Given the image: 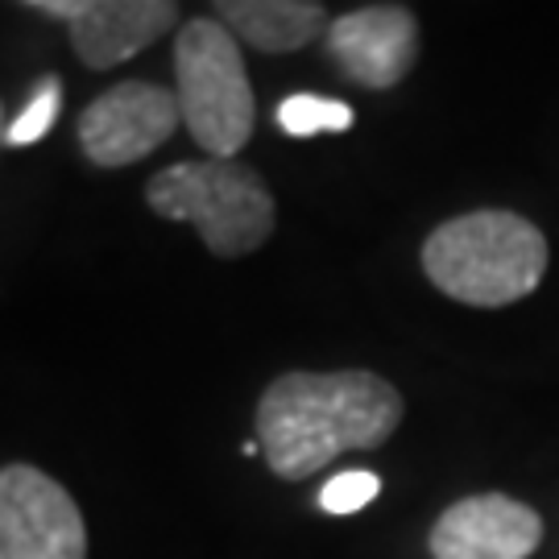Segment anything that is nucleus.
Here are the masks:
<instances>
[{"instance_id": "1", "label": "nucleus", "mask_w": 559, "mask_h": 559, "mask_svg": "<svg viewBox=\"0 0 559 559\" xmlns=\"http://www.w3.org/2000/svg\"><path fill=\"white\" fill-rule=\"evenodd\" d=\"M402 394L369 369L282 373L258 402V448L270 473L307 480L344 452H373L399 431Z\"/></svg>"}, {"instance_id": "2", "label": "nucleus", "mask_w": 559, "mask_h": 559, "mask_svg": "<svg viewBox=\"0 0 559 559\" xmlns=\"http://www.w3.org/2000/svg\"><path fill=\"white\" fill-rule=\"evenodd\" d=\"M547 261V237L526 216L506 207L464 212L423 240V274L440 295L464 307L522 302L535 295Z\"/></svg>"}, {"instance_id": "3", "label": "nucleus", "mask_w": 559, "mask_h": 559, "mask_svg": "<svg viewBox=\"0 0 559 559\" xmlns=\"http://www.w3.org/2000/svg\"><path fill=\"white\" fill-rule=\"evenodd\" d=\"M145 203L162 221L195 224L207 253L221 261L258 253L278 221L265 179L237 158L175 162L145 182Z\"/></svg>"}, {"instance_id": "4", "label": "nucleus", "mask_w": 559, "mask_h": 559, "mask_svg": "<svg viewBox=\"0 0 559 559\" xmlns=\"http://www.w3.org/2000/svg\"><path fill=\"white\" fill-rule=\"evenodd\" d=\"M175 96L187 133L212 158L233 162L253 138L258 100L233 29L216 17H191L175 38Z\"/></svg>"}, {"instance_id": "5", "label": "nucleus", "mask_w": 559, "mask_h": 559, "mask_svg": "<svg viewBox=\"0 0 559 559\" xmlns=\"http://www.w3.org/2000/svg\"><path fill=\"white\" fill-rule=\"evenodd\" d=\"M0 559H87L80 506L34 464L0 468Z\"/></svg>"}, {"instance_id": "6", "label": "nucleus", "mask_w": 559, "mask_h": 559, "mask_svg": "<svg viewBox=\"0 0 559 559\" xmlns=\"http://www.w3.org/2000/svg\"><path fill=\"white\" fill-rule=\"evenodd\" d=\"M29 13L55 17L71 34V50L92 71H112L179 25L175 0H25Z\"/></svg>"}, {"instance_id": "7", "label": "nucleus", "mask_w": 559, "mask_h": 559, "mask_svg": "<svg viewBox=\"0 0 559 559\" xmlns=\"http://www.w3.org/2000/svg\"><path fill=\"white\" fill-rule=\"evenodd\" d=\"M182 124L179 96L162 83L124 80L80 112V145L104 170L150 158Z\"/></svg>"}, {"instance_id": "8", "label": "nucleus", "mask_w": 559, "mask_h": 559, "mask_svg": "<svg viewBox=\"0 0 559 559\" xmlns=\"http://www.w3.org/2000/svg\"><path fill=\"white\" fill-rule=\"evenodd\" d=\"M323 46L344 80L385 92L406 80L419 59V17L406 4L348 9L344 17H332Z\"/></svg>"}, {"instance_id": "9", "label": "nucleus", "mask_w": 559, "mask_h": 559, "mask_svg": "<svg viewBox=\"0 0 559 559\" xmlns=\"http://www.w3.org/2000/svg\"><path fill=\"white\" fill-rule=\"evenodd\" d=\"M543 543V519L519 498L473 493L448 506L431 526V559H531Z\"/></svg>"}, {"instance_id": "10", "label": "nucleus", "mask_w": 559, "mask_h": 559, "mask_svg": "<svg viewBox=\"0 0 559 559\" xmlns=\"http://www.w3.org/2000/svg\"><path fill=\"white\" fill-rule=\"evenodd\" d=\"M212 13L233 29V38L249 41L265 55L302 50L332 25L328 9L316 0H221Z\"/></svg>"}, {"instance_id": "11", "label": "nucleus", "mask_w": 559, "mask_h": 559, "mask_svg": "<svg viewBox=\"0 0 559 559\" xmlns=\"http://www.w3.org/2000/svg\"><path fill=\"white\" fill-rule=\"evenodd\" d=\"M278 124L290 138H316V133H344L353 124V108L323 96H290L278 104Z\"/></svg>"}, {"instance_id": "12", "label": "nucleus", "mask_w": 559, "mask_h": 559, "mask_svg": "<svg viewBox=\"0 0 559 559\" xmlns=\"http://www.w3.org/2000/svg\"><path fill=\"white\" fill-rule=\"evenodd\" d=\"M62 112V83L59 75H46L38 83V92H34V100L21 108V117L9 120V133H4V145H13V150H25V145H34L50 133V124L59 120Z\"/></svg>"}, {"instance_id": "13", "label": "nucleus", "mask_w": 559, "mask_h": 559, "mask_svg": "<svg viewBox=\"0 0 559 559\" xmlns=\"http://www.w3.org/2000/svg\"><path fill=\"white\" fill-rule=\"evenodd\" d=\"M378 493H381V480L373 477V473H365V468H357V473H340V477H332L328 485H323L320 510L323 514H332V519H344V514L365 510Z\"/></svg>"}, {"instance_id": "14", "label": "nucleus", "mask_w": 559, "mask_h": 559, "mask_svg": "<svg viewBox=\"0 0 559 559\" xmlns=\"http://www.w3.org/2000/svg\"><path fill=\"white\" fill-rule=\"evenodd\" d=\"M4 133H9V124H4V108H0V145H4Z\"/></svg>"}]
</instances>
